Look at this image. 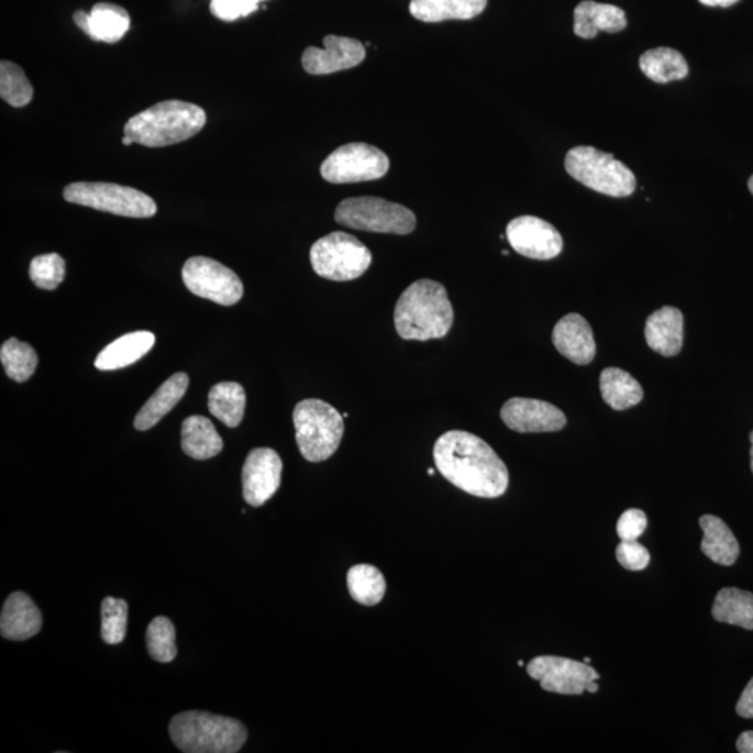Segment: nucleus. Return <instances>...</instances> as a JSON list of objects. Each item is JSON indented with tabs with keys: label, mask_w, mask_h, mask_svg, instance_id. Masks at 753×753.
<instances>
[{
	"label": "nucleus",
	"mask_w": 753,
	"mask_h": 753,
	"mask_svg": "<svg viewBox=\"0 0 753 753\" xmlns=\"http://www.w3.org/2000/svg\"><path fill=\"white\" fill-rule=\"evenodd\" d=\"M441 475L467 495L497 498L506 495L510 472L497 452L477 435L451 430L434 445Z\"/></svg>",
	"instance_id": "1"
},
{
	"label": "nucleus",
	"mask_w": 753,
	"mask_h": 753,
	"mask_svg": "<svg viewBox=\"0 0 753 753\" xmlns=\"http://www.w3.org/2000/svg\"><path fill=\"white\" fill-rule=\"evenodd\" d=\"M395 329L402 340H440L454 324V309L443 285L419 279L403 290L395 306Z\"/></svg>",
	"instance_id": "2"
},
{
	"label": "nucleus",
	"mask_w": 753,
	"mask_h": 753,
	"mask_svg": "<svg viewBox=\"0 0 753 753\" xmlns=\"http://www.w3.org/2000/svg\"><path fill=\"white\" fill-rule=\"evenodd\" d=\"M207 123L204 109L185 101H164L137 113L124 124V136L144 147H166L186 142Z\"/></svg>",
	"instance_id": "3"
},
{
	"label": "nucleus",
	"mask_w": 753,
	"mask_h": 753,
	"mask_svg": "<svg viewBox=\"0 0 753 753\" xmlns=\"http://www.w3.org/2000/svg\"><path fill=\"white\" fill-rule=\"evenodd\" d=\"M169 734L185 753H236L247 740L241 721L199 710L176 715Z\"/></svg>",
	"instance_id": "4"
},
{
	"label": "nucleus",
	"mask_w": 753,
	"mask_h": 753,
	"mask_svg": "<svg viewBox=\"0 0 753 753\" xmlns=\"http://www.w3.org/2000/svg\"><path fill=\"white\" fill-rule=\"evenodd\" d=\"M294 424L300 454L314 464L331 458L344 438V418L321 399H304L296 405Z\"/></svg>",
	"instance_id": "5"
},
{
	"label": "nucleus",
	"mask_w": 753,
	"mask_h": 753,
	"mask_svg": "<svg viewBox=\"0 0 753 753\" xmlns=\"http://www.w3.org/2000/svg\"><path fill=\"white\" fill-rule=\"evenodd\" d=\"M565 169L571 178L597 193L628 197L636 189L635 174L611 154L594 147H575L565 157Z\"/></svg>",
	"instance_id": "6"
},
{
	"label": "nucleus",
	"mask_w": 753,
	"mask_h": 753,
	"mask_svg": "<svg viewBox=\"0 0 753 753\" xmlns=\"http://www.w3.org/2000/svg\"><path fill=\"white\" fill-rule=\"evenodd\" d=\"M335 221L351 230L409 235L417 228L413 212L380 197H352L337 206Z\"/></svg>",
	"instance_id": "7"
},
{
	"label": "nucleus",
	"mask_w": 753,
	"mask_h": 753,
	"mask_svg": "<svg viewBox=\"0 0 753 753\" xmlns=\"http://www.w3.org/2000/svg\"><path fill=\"white\" fill-rule=\"evenodd\" d=\"M64 197L73 204L88 207L128 218H151L157 204L150 196L133 187L103 181H76L65 187Z\"/></svg>",
	"instance_id": "8"
},
{
	"label": "nucleus",
	"mask_w": 753,
	"mask_h": 753,
	"mask_svg": "<svg viewBox=\"0 0 753 753\" xmlns=\"http://www.w3.org/2000/svg\"><path fill=\"white\" fill-rule=\"evenodd\" d=\"M372 259V253L365 244L345 232H332L319 239L310 251L314 273L337 283L362 277L370 267Z\"/></svg>",
	"instance_id": "9"
},
{
	"label": "nucleus",
	"mask_w": 753,
	"mask_h": 753,
	"mask_svg": "<svg viewBox=\"0 0 753 753\" xmlns=\"http://www.w3.org/2000/svg\"><path fill=\"white\" fill-rule=\"evenodd\" d=\"M388 170L387 155L365 143L342 145L321 165V176L334 185L381 179Z\"/></svg>",
	"instance_id": "10"
},
{
	"label": "nucleus",
	"mask_w": 753,
	"mask_h": 753,
	"mask_svg": "<svg viewBox=\"0 0 753 753\" xmlns=\"http://www.w3.org/2000/svg\"><path fill=\"white\" fill-rule=\"evenodd\" d=\"M191 294L221 306H233L243 298V284L235 272L209 257H191L181 269Z\"/></svg>",
	"instance_id": "11"
},
{
	"label": "nucleus",
	"mask_w": 753,
	"mask_h": 753,
	"mask_svg": "<svg viewBox=\"0 0 753 753\" xmlns=\"http://www.w3.org/2000/svg\"><path fill=\"white\" fill-rule=\"evenodd\" d=\"M527 672L544 690L560 695H582L589 683L600 678L589 664L558 656L534 657Z\"/></svg>",
	"instance_id": "12"
},
{
	"label": "nucleus",
	"mask_w": 753,
	"mask_h": 753,
	"mask_svg": "<svg viewBox=\"0 0 753 753\" xmlns=\"http://www.w3.org/2000/svg\"><path fill=\"white\" fill-rule=\"evenodd\" d=\"M507 239L511 247L523 257L552 259L563 252L561 233L552 223L538 217H518L508 223Z\"/></svg>",
	"instance_id": "13"
},
{
	"label": "nucleus",
	"mask_w": 753,
	"mask_h": 753,
	"mask_svg": "<svg viewBox=\"0 0 753 753\" xmlns=\"http://www.w3.org/2000/svg\"><path fill=\"white\" fill-rule=\"evenodd\" d=\"M283 459L272 449L251 451L242 472L243 497L252 507H262L278 491Z\"/></svg>",
	"instance_id": "14"
},
{
	"label": "nucleus",
	"mask_w": 753,
	"mask_h": 753,
	"mask_svg": "<svg viewBox=\"0 0 753 753\" xmlns=\"http://www.w3.org/2000/svg\"><path fill=\"white\" fill-rule=\"evenodd\" d=\"M500 414L508 429L523 434L553 433L567 424V418L557 407L539 399H508Z\"/></svg>",
	"instance_id": "15"
},
{
	"label": "nucleus",
	"mask_w": 753,
	"mask_h": 753,
	"mask_svg": "<svg viewBox=\"0 0 753 753\" xmlns=\"http://www.w3.org/2000/svg\"><path fill=\"white\" fill-rule=\"evenodd\" d=\"M323 43V49L310 46L301 56V65L309 75L323 76L353 69L366 59L365 45L355 38L326 35Z\"/></svg>",
	"instance_id": "16"
},
{
	"label": "nucleus",
	"mask_w": 753,
	"mask_h": 753,
	"mask_svg": "<svg viewBox=\"0 0 753 753\" xmlns=\"http://www.w3.org/2000/svg\"><path fill=\"white\" fill-rule=\"evenodd\" d=\"M553 344L561 355L575 365H589L596 356L594 331L580 314L571 313L555 324Z\"/></svg>",
	"instance_id": "17"
},
{
	"label": "nucleus",
	"mask_w": 753,
	"mask_h": 753,
	"mask_svg": "<svg viewBox=\"0 0 753 753\" xmlns=\"http://www.w3.org/2000/svg\"><path fill=\"white\" fill-rule=\"evenodd\" d=\"M73 19L90 38L107 44L118 43L130 29L129 13L113 3H97L90 13L79 10Z\"/></svg>",
	"instance_id": "18"
},
{
	"label": "nucleus",
	"mask_w": 753,
	"mask_h": 753,
	"mask_svg": "<svg viewBox=\"0 0 753 753\" xmlns=\"http://www.w3.org/2000/svg\"><path fill=\"white\" fill-rule=\"evenodd\" d=\"M43 617L35 602L23 591H14L4 601L0 633L9 641H27L41 631Z\"/></svg>",
	"instance_id": "19"
},
{
	"label": "nucleus",
	"mask_w": 753,
	"mask_h": 753,
	"mask_svg": "<svg viewBox=\"0 0 753 753\" xmlns=\"http://www.w3.org/2000/svg\"><path fill=\"white\" fill-rule=\"evenodd\" d=\"M645 337L652 351L674 357L683 350L684 315L682 310L666 306L649 315Z\"/></svg>",
	"instance_id": "20"
},
{
	"label": "nucleus",
	"mask_w": 753,
	"mask_h": 753,
	"mask_svg": "<svg viewBox=\"0 0 753 753\" xmlns=\"http://www.w3.org/2000/svg\"><path fill=\"white\" fill-rule=\"evenodd\" d=\"M574 31L579 38H595L599 31L614 34L627 27L624 10L614 4L597 3L594 0H585L575 8Z\"/></svg>",
	"instance_id": "21"
},
{
	"label": "nucleus",
	"mask_w": 753,
	"mask_h": 753,
	"mask_svg": "<svg viewBox=\"0 0 753 753\" xmlns=\"http://www.w3.org/2000/svg\"><path fill=\"white\" fill-rule=\"evenodd\" d=\"M155 336L153 332L136 331L118 337L109 344L96 361L98 370L111 372L118 368L128 367L142 359L143 356L153 350Z\"/></svg>",
	"instance_id": "22"
},
{
	"label": "nucleus",
	"mask_w": 753,
	"mask_h": 753,
	"mask_svg": "<svg viewBox=\"0 0 753 753\" xmlns=\"http://www.w3.org/2000/svg\"><path fill=\"white\" fill-rule=\"evenodd\" d=\"M187 387H189L187 374L176 373L169 377L140 409L136 419H134V428L139 431H147L154 428L185 397Z\"/></svg>",
	"instance_id": "23"
},
{
	"label": "nucleus",
	"mask_w": 753,
	"mask_h": 753,
	"mask_svg": "<svg viewBox=\"0 0 753 753\" xmlns=\"http://www.w3.org/2000/svg\"><path fill=\"white\" fill-rule=\"evenodd\" d=\"M487 0H410L409 12L424 23L470 20L483 13Z\"/></svg>",
	"instance_id": "24"
},
{
	"label": "nucleus",
	"mask_w": 753,
	"mask_h": 753,
	"mask_svg": "<svg viewBox=\"0 0 753 753\" xmlns=\"http://www.w3.org/2000/svg\"><path fill=\"white\" fill-rule=\"evenodd\" d=\"M699 523L704 531L700 549L706 557L724 567L735 564L740 557V544L729 524L715 516H704Z\"/></svg>",
	"instance_id": "25"
},
{
	"label": "nucleus",
	"mask_w": 753,
	"mask_h": 753,
	"mask_svg": "<svg viewBox=\"0 0 753 753\" xmlns=\"http://www.w3.org/2000/svg\"><path fill=\"white\" fill-rule=\"evenodd\" d=\"M181 450L190 458L211 459L221 454L223 441L211 420L190 417L181 424Z\"/></svg>",
	"instance_id": "26"
},
{
	"label": "nucleus",
	"mask_w": 753,
	"mask_h": 753,
	"mask_svg": "<svg viewBox=\"0 0 753 753\" xmlns=\"http://www.w3.org/2000/svg\"><path fill=\"white\" fill-rule=\"evenodd\" d=\"M600 392L605 402L614 410L635 407L643 399V389L630 373L609 367L600 374Z\"/></svg>",
	"instance_id": "27"
},
{
	"label": "nucleus",
	"mask_w": 753,
	"mask_h": 753,
	"mask_svg": "<svg viewBox=\"0 0 753 753\" xmlns=\"http://www.w3.org/2000/svg\"><path fill=\"white\" fill-rule=\"evenodd\" d=\"M639 67L643 75L658 85L683 80L689 75L687 60L678 51L672 48L646 51L639 58Z\"/></svg>",
	"instance_id": "28"
},
{
	"label": "nucleus",
	"mask_w": 753,
	"mask_h": 753,
	"mask_svg": "<svg viewBox=\"0 0 753 753\" xmlns=\"http://www.w3.org/2000/svg\"><path fill=\"white\" fill-rule=\"evenodd\" d=\"M711 614L724 624L753 630V595L737 588L721 589L716 596Z\"/></svg>",
	"instance_id": "29"
},
{
	"label": "nucleus",
	"mask_w": 753,
	"mask_h": 753,
	"mask_svg": "<svg viewBox=\"0 0 753 753\" xmlns=\"http://www.w3.org/2000/svg\"><path fill=\"white\" fill-rule=\"evenodd\" d=\"M210 412L228 428L235 429L242 423L246 409V392L241 384L220 383L211 388L209 395Z\"/></svg>",
	"instance_id": "30"
},
{
	"label": "nucleus",
	"mask_w": 753,
	"mask_h": 753,
	"mask_svg": "<svg viewBox=\"0 0 753 753\" xmlns=\"http://www.w3.org/2000/svg\"><path fill=\"white\" fill-rule=\"evenodd\" d=\"M347 589L352 599L363 606H376L383 600L387 582L381 571L368 564L355 565L347 573Z\"/></svg>",
	"instance_id": "31"
},
{
	"label": "nucleus",
	"mask_w": 753,
	"mask_h": 753,
	"mask_svg": "<svg viewBox=\"0 0 753 753\" xmlns=\"http://www.w3.org/2000/svg\"><path fill=\"white\" fill-rule=\"evenodd\" d=\"M0 361L8 377L18 383L27 381L38 366V356L34 347L19 341L18 337H10L4 342L0 350Z\"/></svg>",
	"instance_id": "32"
},
{
	"label": "nucleus",
	"mask_w": 753,
	"mask_h": 753,
	"mask_svg": "<svg viewBox=\"0 0 753 753\" xmlns=\"http://www.w3.org/2000/svg\"><path fill=\"white\" fill-rule=\"evenodd\" d=\"M34 88L22 67L3 60L0 64V97L14 108L27 107L33 101Z\"/></svg>",
	"instance_id": "33"
},
{
	"label": "nucleus",
	"mask_w": 753,
	"mask_h": 753,
	"mask_svg": "<svg viewBox=\"0 0 753 753\" xmlns=\"http://www.w3.org/2000/svg\"><path fill=\"white\" fill-rule=\"evenodd\" d=\"M147 647L150 656L155 662L170 663L175 661L178 649H176V631L173 621L166 617L154 618L147 628Z\"/></svg>",
	"instance_id": "34"
},
{
	"label": "nucleus",
	"mask_w": 753,
	"mask_h": 753,
	"mask_svg": "<svg viewBox=\"0 0 753 753\" xmlns=\"http://www.w3.org/2000/svg\"><path fill=\"white\" fill-rule=\"evenodd\" d=\"M101 636L107 645H119L124 641L128 630L129 606L123 599L107 597L101 607Z\"/></svg>",
	"instance_id": "35"
},
{
	"label": "nucleus",
	"mask_w": 753,
	"mask_h": 753,
	"mask_svg": "<svg viewBox=\"0 0 753 753\" xmlns=\"http://www.w3.org/2000/svg\"><path fill=\"white\" fill-rule=\"evenodd\" d=\"M65 274V259L56 253L43 254L30 264V278L40 289L55 290L64 283Z\"/></svg>",
	"instance_id": "36"
},
{
	"label": "nucleus",
	"mask_w": 753,
	"mask_h": 753,
	"mask_svg": "<svg viewBox=\"0 0 753 753\" xmlns=\"http://www.w3.org/2000/svg\"><path fill=\"white\" fill-rule=\"evenodd\" d=\"M263 2L266 0H211L210 10L222 22H235L256 12Z\"/></svg>",
	"instance_id": "37"
},
{
	"label": "nucleus",
	"mask_w": 753,
	"mask_h": 753,
	"mask_svg": "<svg viewBox=\"0 0 753 753\" xmlns=\"http://www.w3.org/2000/svg\"><path fill=\"white\" fill-rule=\"evenodd\" d=\"M616 557L621 567L628 571H643L651 563V554L638 540H621Z\"/></svg>",
	"instance_id": "38"
},
{
	"label": "nucleus",
	"mask_w": 753,
	"mask_h": 753,
	"mask_svg": "<svg viewBox=\"0 0 753 753\" xmlns=\"http://www.w3.org/2000/svg\"><path fill=\"white\" fill-rule=\"evenodd\" d=\"M647 528L646 513L641 510H628L618 519L617 534L621 540H638Z\"/></svg>",
	"instance_id": "39"
},
{
	"label": "nucleus",
	"mask_w": 753,
	"mask_h": 753,
	"mask_svg": "<svg viewBox=\"0 0 753 753\" xmlns=\"http://www.w3.org/2000/svg\"><path fill=\"white\" fill-rule=\"evenodd\" d=\"M737 715L744 719H753V678L737 704Z\"/></svg>",
	"instance_id": "40"
},
{
	"label": "nucleus",
	"mask_w": 753,
	"mask_h": 753,
	"mask_svg": "<svg viewBox=\"0 0 753 753\" xmlns=\"http://www.w3.org/2000/svg\"><path fill=\"white\" fill-rule=\"evenodd\" d=\"M737 750L741 753H753V731H745L737 740Z\"/></svg>",
	"instance_id": "41"
},
{
	"label": "nucleus",
	"mask_w": 753,
	"mask_h": 753,
	"mask_svg": "<svg viewBox=\"0 0 753 753\" xmlns=\"http://www.w3.org/2000/svg\"><path fill=\"white\" fill-rule=\"evenodd\" d=\"M705 7H721L729 8L731 4L739 2V0H699Z\"/></svg>",
	"instance_id": "42"
},
{
	"label": "nucleus",
	"mask_w": 753,
	"mask_h": 753,
	"mask_svg": "<svg viewBox=\"0 0 753 753\" xmlns=\"http://www.w3.org/2000/svg\"><path fill=\"white\" fill-rule=\"evenodd\" d=\"M597 690H599V684L596 682L589 683L588 687H586V693L596 694Z\"/></svg>",
	"instance_id": "43"
},
{
	"label": "nucleus",
	"mask_w": 753,
	"mask_h": 753,
	"mask_svg": "<svg viewBox=\"0 0 753 753\" xmlns=\"http://www.w3.org/2000/svg\"><path fill=\"white\" fill-rule=\"evenodd\" d=\"M750 440H751V444H752V446H751V469H752V474H753V431L751 433Z\"/></svg>",
	"instance_id": "44"
},
{
	"label": "nucleus",
	"mask_w": 753,
	"mask_h": 753,
	"mask_svg": "<svg viewBox=\"0 0 753 753\" xmlns=\"http://www.w3.org/2000/svg\"><path fill=\"white\" fill-rule=\"evenodd\" d=\"M122 144H123V145H132V144H134V142H133L132 139H130V137H128V136H124L123 140H122Z\"/></svg>",
	"instance_id": "45"
},
{
	"label": "nucleus",
	"mask_w": 753,
	"mask_h": 753,
	"mask_svg": "<svg viewBox=\"0 0 753 753\" xmlns=\"http://www.w3.org/2000/svg\"><path fill=\"white\" fill-rule=\"evenodd\" d=\"M748 187H750L751 193L753 195V175L751 176L750 181H748Z\"/></svg>",
	"instance_id": "46"
},
{
	"label": "nucleus",
	"mask_w": 753,
	"mask_h": 753,
	"mask_svg": "<svg viewBox=\"0 0 753 753\" xmlns=\"http://www.w3.org/2000/svg\"><path fill=\"white\" fill-rule=\"evenodd\" d=\"M584 663H586V664H590V663H591V658H590V657H585V661H584Z\"/></svg>",
	"instance_id": "47"
},
{
	"label": "nucleus",
	"mask_w": 753,
	"mask_h": 753,
	"mask_svg": "<svg viewBox=\"0 0 753 753\" xmlns=\"http://www.w3.org/2000/svg\"><path fill=\"white\" fill-rule=\"evenodd\" d=\"M428 474H429L430 476H433V475L435 474V470H434V469H429V470H428Z\"/></svg>",
	"instance_id": "48"
},
{
	"label": "nucleus",
	"mask_w": 753,
	"mask_h": 753,
	"mask_svg": "<svg viewBox=\"0 0 753 753\" xmlns=\"http://www.w3.org/2000/svg\"><path fill=\"white\" fill-rule=\"evenodd\" d=\"M518 666H519V667H522V666H523V662H522V661H519V662H518Z\"/></svg>",
	"instance_id": "49"
}]
</instances>
